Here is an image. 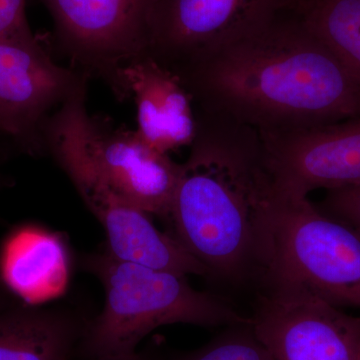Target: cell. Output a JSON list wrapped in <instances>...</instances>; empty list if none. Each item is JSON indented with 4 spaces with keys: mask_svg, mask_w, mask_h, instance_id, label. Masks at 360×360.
I'll return each mask as SVG.
<instances>
[{
    "mask_svg": "<svg viewBox=\"0 0 360 360\" xmlns=\"http://www.w3.org/2000/svg\"><path fill=\"white\" fill-rule=\"evenodd\" d=\"M296 0H146L143 54L179 77L295 8Z\"/></svg>",
    "mask_w": 360,
    "mask_h": 360,
    "instance_id": "cell-6",
    "label": "cell"
},
{
    "mask_svg": "<svg viewBox=\"0 0 360 360\" xmlns=\"http://www.w3.org/2000/svg\"><path fill=\"white\" fill-rule=\"evenodd\" d=\"M175 360H274L250 321L226 326L205 345Z\"/></svg>",
    "mask_w": 360,
    "mask_h": 360,
    "instance_id": "cell-16",
    "label": "cell"
},
{
    "mask_svg": "<svg viewBox=\"0 0 360 360\" xmlns=\"http://www.w3.org/2000/svg\"><path fill=\"white\" fill-rule=\"evenodd\" d=\"M314 205L360 232V186L328 191L323 200Z\"/></svg>",
    "mask_w": 360,
    "mask_h": 360,
    "instance_id": "cell-17",
    "label": "cell"
},
{
    "mask_svg": "<svg viewBox=\"0 0 360 360\" xmlns=\"http://www.w3.org/2000/svg\"><path fill=\"white\" fill-rule=\"evenodd\" d=\"M45 151L72 182L92 214L103 225L104 248L116 259L187 276L210 277L208 270L189 255L172 234L156 229L151 215L129 205L90 165L63 106L44 130Z\"/></svg>",
    "mask_w": 360,
    "mask_h": 360,
    "instance_id": "cell-5",
    "label": "cell"
},
{
    "mask_svg": "<svg viewBox=\"0 0 360 360\" xmlns=\"http://www.w3.org/2000/svg\"><path fill=\"white\" fill-rule=\"evenodd\" d=\"M122 79L127 98L134 97L142 141L165 155L191 146L198 118L193 96L179 75L141 56L123 68Z\"/></svg>",
    "mask_w": 360,
    "mask_h": 360,
    "instance_id": "cell-12",
    "label": "cell"
},
{
    "mask_svg": "<svg viewBox=\"0 0 360 360\" xmlns=\"http://www.w3.org/2000/svg\"><path fill=\"white\" fill-rule=\"evenodd\" d=\"M16 153H18V151L15 150V148L8 141H4V139L0 141V191L4 188V187L13 184V181L4 174L1 168L4 167V163L7 160H11Z\"/></svg>",
    "mask_w": 360,
    "mask_h": 360,
    "instance_id": "cell-19",
    "label": "cell"
},
{
    "mask_svg": "<svg viewBox=\"0 0 360 360\" xmlns=\"http://www.w3.org/2000/svg\"><path fill=\"white\" fill-rule=\"evenodd\" d=\"M259 134L277 198L307 200L315 189L360 186V116Z\"/></svg>",
    "mask_w": 360,
    "mask_h": 360,
    "instance_id": "cell-10",
    "label": "cell"
},
{
    "mask_svg": "<svg viewBox=\"0 0 360 360\" xmlns=\"http://www.w3.org/2000/svg\"><path fill=\"white\" fill-rule=\"evenodd\" d=\"M251 326L274 360H359L360 316L309 296L258 293Z\"/></svg>",
    "mask_w": 360,
    "mask_h": 360,
    "instance_id": "cell-11",
    "label": "cell"
},
{
    "mask_svg": "<svg viewBox=\"0 0 360 360\" xmlns=\"http://www.w3.org/2000/svg\"><path fill=\"white\" fill-rule=\"evenodd\" d=\"M87 82L63 106L90 165L123 200L151 217L168 219L180 163L151 148L136 130L113 129L103 118L90 115Z\"/></svg>",
    "mask_w": 360,
    "mask_h": 360,
    "instance_id": "cell-7",
    "label": "cell"
},
{
    "mask_svg": "<svg viewBox=\"0 0 360 360\" xmlns=\"http://www.w3.org/2000/svg\"><path fill=\"white\" fill-rule=\"evenodd\" d=\"M359 360H360V355H359Z\"/></svg>",
    "mask_w": 360,
    "mask_h": 360,
    "instance_id": "cell-22",
    "label": "cell"
},
{
    "mask_svg": "<svg viewBox=\"0 0 360 360\" xmlns=\"http://www.w3.org/2000/svg\"><path fill=\"white\" fill-rule=\"evenodd\" d=\"M90 317L71 302L14 305L0 312V360H75Z\"/></svg>",
    "mask_w": 360,
    "mask_h": 360,
    "instance_id": "cell-13",
    "label": "cell"
},
{
    "mask_svg": "<svg viewBox=\"0 0 360 360\" xmlns=\"http://www.w3.org/2000/svg\"><path fill=\"white\" fill-rule=\"evenodd\" d=\"M89 77L56 63L39 35L0 39V135L18 153L40 156L49 117Z\"/></svg>",
    "mask_w": 360,
    "mask_h": 360,
    "instance_id": "cell-8",
    "label": "cell"
},
{
    "mask_svg": "<svg viewBox=\"0 0 360 360\" xmlns=\"http://www.w3.org/2000/svg\"><path fill=\"white\" fill-rule=\"evenodd\" d=\"M295 13L360 82V0H298Z\"/></svg>",
    "mask_w": 360,
    "mask_h": 360,
    "instance_id": "cell-15",
    "label": "cell"
},
{
    "mask_svg": "<svg viewBox=\"0 0 360 360\" xmlns=\"http://www.w3.org/2000/svg\"><path fill=\"white\" fill-rule=\"evenodd\" d=\"M51 13L56 47L87 77L127 98L122 70L143 54L146 0H39Z\"/></svg>",
    "mask_w": 360,
    "mask_h": 360,
    "instance_id": "cell-9",
    "label": "cell"
},
{
    "mask_svg": "<svg viewBox=\"0 0 360 360\" xmlns=\"http://www.w3.org/2000/svg\"><path fill=\"white\" fill-rule=\"evenodd\" d=\"M77 360H158L151 357L150 355L135 352L129 355H122V356L97 357V359H75Z\"/></svg>",
    "mask_w": 360,
    "mask_h": 360,
    "instance_id": "cell-21",
    "label": "cell"
},
{
    "mask_svg": "<svg viewBox=\"0 0 360 360\" xmlns=\"http://www.w3.org/2000/svg\"><path fill=\"white\" fill-rule=\"evenodd\" d=\"M26 0H0V39L32 32L25 13Z\"/></svg>",
    "mask_w": 360,
    "mask_h": 360,
    "instance_id": "cell-18",
    "label": "cell"
},
{
    "mask_svg": "<svg viewBox=\"0 0 360 360\" xmlns=\"http://www.w3.org/2000/svg\"><path fill=\"white\" fill-rule=\"evenodd\" d=\"M259 293L309 296L360 309V232L307 200L274 194Z\"/></svg>",
    "mask_w": 360,
    "mask_h": 360,
    "instance_id": "cell-4",
    "label": "cell"
},
{
    "mask_svg": "<svg viewBox=\"0 0 360 360\" xmlns=\"http://www.w3.org/2000/svg\"><path fill=\"white\" fill-rule=\"evenodd\" d=\"M58 239L35 225L13 229L0 248V277L22 302L37 304L65 260Z\"/></svg>",
    "mask_w": 360,
    "mask_h": 360,
    "instance_id": "cell-14",
    "label": "cell"
},
{
    "mask_svg": "<svg viewBox=\"0 0 360 360\" xmlns=\"http://www.w3.org/2000/svg\"><path fill=\"white\" fill-rule=\"evenodd\" d=\"M191 153L180 163L168 221L172 236L227 283H259L270 243L272 193L257 130L198 112Z\"/></svg>",
    "mask_w": 360,
    "mask_h": 360,
    "instance_id": "cell-2",
    "label": "cell"
},
{
    "mask_svg": "<svg viewBox=\"0 0 360 360\" xmlns=\"http://www.w3.org/2000/svg\"><path fill=\"white\" fill-rule=\"evenodd\" d=\"M22 302L15 293L13 292L0 277V312L11 309L14 305L20 304Z\"/></svg>",
    "mask_w": 360,
    "mask_h": 360,
    "instance_id": "cell-20",
    "label": "cell"
},
{
    "mask_svg": "<svg viewBox=\"0 0 360 360\" xmlns=\"http://www.w3.org/2000/svg\"><path fill=\"white\" fill-rule=\"evenodd\" d=\"M79 259L103 284L105 300L90 317L75 359L135 354L149 333L170 324L226 328L250 321L219 296L193 288L186 276L116 259L104 246Z\"/></svg>",
    "mask_w": 360,
    "mask_h": 360,
    "instance_id": "cell-3",
    "label": "cell"
},
{
    "mask_svg": "<svg viewBox=\"0 0 360 360\" xmlns=\"http://www.w3.org/2000/svg\"><path fill=\"white\" fill-rule=\"evenodd\" d=\"M181 78L198 112L258 132L360 116V82L295 11L227 45Z\"/></svg>",
    "mask_w": 360,
    "mask_h": 360,
    "instance_id": "cell-1",
    "label": "cell"
}]
</instances>
